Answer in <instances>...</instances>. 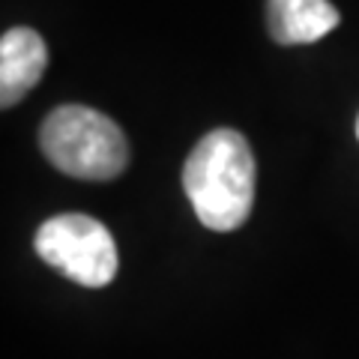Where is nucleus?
Wrapping results in <instances>:
<instances>
[{"instance_id":"4","label":"nucleus","mask_w":359,"mask_h":359,"mask_svg":"<svg viewBox=\"0 0 359 359\" xmlns=\"http://www.w3.org/2000/svg\"><path fill=\"white\" fill-rule=\"evenodd\" d=\"M48 66V51L36 30L13 27L0 39V105L13 108L21 102Z\"/></svg>"},{"instance_id":"6","label":"nucleus","mask_w":359,"mask_h":359,"mask_svg":"<svg viewBox=\"0 0 359 359\" xmlns=\"http://www.w3.org/2000/svg\"><path fill=\"white\" fill-rule=\"evenodd\" d=\"M356 138H359V117H356Z\"/></svg>"},{"instance_id":"3","label":"nucleus","mask_w":359,"mask_h":359,"mask_svg":"<svg viewBox=\"0 0 359 359\" xmlns=\"http://www.w3.org/2000/svg\"><path fill=\"white\" fill-rule=\"evenodd\" d=\"M33 249L48 266L81 287H105L117 276V245L102 222L84 212H63L36 231Z\"/></svg>"},{"instance_id":"5","label":"nucleus","mask_w":359,"mask_h":359,"mask_svg":"<svg viewBox=\"0 0 359 359\" xmlns=\"http://www.w3.org/2000/svg\"><path fill=\"white\" fill-rule=\"evenodd\" d=\"M339 9L330 0H269L266 27L278 45H309L339 27Z\"/></svg>"},{"instance_id":"1","label":"nucleus","mask_w":359,"mask_h":359,"mask_svg":"<svg viewBox=\"0 0 359 359\" xmlns=\"http://www.w3.org/2000/svg\"><path fill=\"white\" fill-rule=\"evenodd\" d=\"M183 189L204 228L219 233L237 231L255 204V156L249 141L233 129L204 135L186 159Z\"/></svg>"},{"instance_id":"2","label":"nucleus","mask_w":359,"mask_h":359,"mask_svg":"<svg viewBox=\"0 0 359 359\" xmlns=\"http://www.w3.org/2000/svg\"><path fill=\"white\" fill-rule=\"evenodd\" d=\"M39 147L57 171L78 180H114L129 162L126 135L111 117L84 105H60L45 117Z\"/></svg>"}]
</instances>
